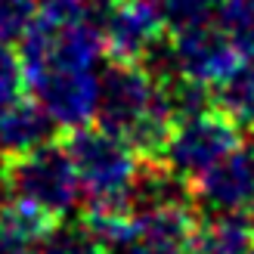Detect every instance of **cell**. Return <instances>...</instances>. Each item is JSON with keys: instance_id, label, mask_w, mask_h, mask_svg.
<instances>
[{"instance_id": "cell-13", "label": "cell", "mask_w": 254, "mask_h": 254, "mask_svg": "<svg viewBox=\"0 0 254 254\" xmlns=\"http://www.w3.org/2000/svg\"><path fill=\"white\" fill-rule=\"evenodd\" d=\"M41 254H112L99 239L87 230V226H62L56 223L53 230L44 236Z\"/></svg>"}, {"instance_id": "cell-7", "label": "cell", "mask_w": 254, "mask_h": 254, "mask_svg": "<svg viewBox=\"0 0 254 254\" xmlns=\"http://www.w3.org/2000/svg\"><path fill=\"white\" fill-rule=\"evenodd\" d=\"M106 56L115 62H149L164 44V16L155 0H109L99 12Z\"/></svg>"}, {"instance_id": "cell-11", "label": "cell", "mask_w": 254, "mask_h": 254, "mask_svg": "<svg viewBox=\"0 0 254 254\" xmlns=\"http://www.w3.org/2000/svg\"><path fill=\"white\" fill-rule=\"evenodd\" d=\"M211 106L230 118L239 130L254 133V56H245L211 90Z\"/></svg>"}, {"instance_id": "cell-10", "label": "cell", "mask_w": 254, "mask_h": 254, "mask_svg": "<svg viewBox=\"0 0 254 254\" xmlns=\"http://www.w3.org/2000/svg\"><path fill=\"white\" fill-rule=\"evenodd\" d=\"M254 245V220L245 211L205 214L189 239L192 254H242Z\"/></svg>"}, {"instance_id": "cell-16", "label": "cell", "mask_w": 254, "mask_h": 254, "mask_svg": "<svg viewBox=\"0 0 254 254\" xmlns=\"http://www.w3.org/2000/svg\"><path fill=\"white\" fill-rule=\"evenodd\" d=\"M25 93V71H22V59L6 41H0V109L16 103Z\"/></svg>"}, {"instance_id": "cell-6", "label": "cell", "mask_w": 254, "mask_h": 254, "mask_svg": "<svg viewBox=\"0 0 254 254\" xmlns=\"http://www.w3.org/2000/svg\"><path fill=\"white\" fill-rule=\"evenodd\" d=\"M164 50V71H155L161 78H183L214 90L230 74L245 53L226 37L217 25H198L186 31H171V41Z\"/></svg>"}, {"instance_id": "cell-8", "label": "cell", "mask_w": 254, "mask_h": 254, "mask_svg": "<svg viewBox=\"0 0 254 254\" xmlns=\"http://www.w3.org/2000/svg\"><path fill=\"white\" fill-rule=\"evenodd\" d=\"M189 189H192V205H198L205 214L248 211L254 205V152L236 149L233 155H226L189 183Z\"/></svg>"}, {"instance_id": "cell-20", "label": "cell", "mask_w": 254, "mask_h": 254, "mask_svg": "<svg viewBox=\"0 0 254 254\" xmlns=\"http://www.w3.org/2000/svg\"><path fill=\"white\" fill-rule=\"evenodd\" d=\"M251 152H254V143H251Z\"/></svg>"}, {"instance_id": "cell-15", "label": "cell", "mask_w": 254, "mask_h": 254, "mask_svg": "<svg viewBox=\"0 0 254 254\" xmlns=\"http://www.w3.org/2000/svg\"><path fill=\"white\" fill-rule=\"evenodd\" d=\"M41 19V0H0V41H22Z\"/></svg>"}, {"instance_id": "cell-18", "label": "cell", "mask_w": 254, "mask_h": 254, "mask_svg": "<svg viewBox=\"0 0 254 254\" xmlns=\"http://www.w3.org/2000/svg\"><path fill=\"white\" fill-rule=\"evenodd\" d=\"M242 254H254V245H251V248H245V251H242Z\"/></svg>"}, {"instance_id": "cell-2", "label": "cell", "mask_w": 254, "mask_h": 254, "mask_svg": "<svg viewBox=\"0 0 254 254\" xmlns=\"http://www.w3.org/2000/svg\"><path fill=\"white\" fill-rule=\"evenodd\" d=\"M65 149L78 171L87 211H133L130 198L146 158L124 136L103 124H84L68 130Z\"/></svg>"}, {"instance_id": "cell-5", "label": "cell", "mask_w": 254, "mask_h": 254, "mask_svg": "<svg viewBox=\"0 0 254 254\" xmlns=\"http://www.w3.org/2000/svg\"><path fill=\"white\" fill-rule=\"evenodd\" d=\"M25 90H31L59 130L93 124L99 109V74L78 65H34L25 68Z\"/></svg>"}, {"instance_id": "cell-12", "label": "cell", "mask_w": 254, "mask_h": 254, "mask_svg": "<svg viewBox=\"0 0 254 254\" xmlns=\"http://www.w3.org/2000/svg\"><path fill=\"white\" fill-rule=\"evenodd\" d=\"M214 22L245 56H254V0H220Z\"/></svg>"}, {"instance_id": "cell-19", "label": "cell", "mask_w": 254, "mask_h": 254, "mask_svg": "<svg viewBox=\"0 0 254 254\" xmlns=\"http://www.w3.org/2000/svg\"><path fill=\"white\" fill-rule=\"evenodd\" d=\"M28 254H41V251H28Z\"/></svg>"}, {"instance_id": "cell-3", "label": "cell", "mask_w": 254, "mask_h": 254, "mask_svg": "<svg viewBox=\"0 0 254 254\" xmlns=\"http://www.w3.org/2000/svg\"><path fill=\"white\" fill-rule=\"evenodd\" d=\"M0 195L22 198L62 223L81 201V180L65 143L50 139L0 161Z\"/></svg>"}, {"instance_id": "cell-1", "label": "cell", "mask_w": 254, "mask_h": 254, "mask_svg": "<svg viewBox=\"0 0 254 254\" xmlns=\"http://www.w3.org/2000/svg\"><path fill=\"white\" fill-rule=\"evenodd\" d=\"M96 121L124 136L146 161H158L177 115L168 99V87L146 62L109 59L106 71L99 74Z\"/></svg>"}, {"instance_id": "cell-4", "label": "cell", "mask_w": 254, "mask_h": 254, "mask_svg": "<svg viewBox=\"0 0 254 254\" xmlns=\"http://www.w3.org/2000/svg\"><path fill=\"white\" fill-rule=\"evenodd\" d=\"M239 133L242 130L230 118H223L217 109H205V112H195V115L177 118L168 139H164L158 164H164L180 180L192 183L205 171H211L217 161L233 155L239 149Z\"/></svg>"}, {"instance_id": "cell-9", "label": "cell", "mask_w": 254, "mask_h": 254, "mask_svg": "<svg viewBox=\"0 0 254 254\" xmlns=\"http://www.w3.org/2000/svg\"><path fill=\"white\" fill-rule=\"evenodd\" d=\"M56 124L50 121V115L34 103V99L19 96L16 103H9L0 109V155H22L34 146L50 143Z\"/></svg>"}, {"instance_id": "cell-14", "label": "cell", "mask_w": 254, "mask_h": 254, "mask_svg": "<svg viewBox=\"0 0 254 254\" xmlns=\"http://www.w3.org/2000/svg\"><path fill=\"white\" fill-rule=\"evenodd\" d=\"M168 31H186V28H198L208 25L217 12L220 0H155Z\"/></svg>"}, {"instance_id": "cell-17", "label": "cell", "mask_w": 254, "mask_h": 254, "mask_svg": "<svg viewBox=\"0 0 254 254\" xmlns=\"http://www.w3.org/2000/svg\"><path fill=\"white\" fill-rule=\"evenodd\" d=\"M118 254H192L189 245H164V242H146V239H136L127 248H121Z\"/></svg>"}]
</instances>
